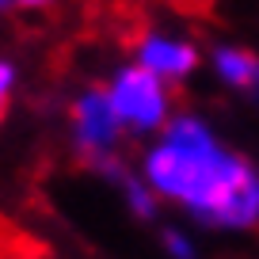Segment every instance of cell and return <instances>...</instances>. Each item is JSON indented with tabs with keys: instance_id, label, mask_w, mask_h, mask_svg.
Segmentation results:
<instances>
[{
	"instance_id": "6da1fadb",
	"label": "cell",
	"mask_w": 259,
	"mask_h": 259,
	"mask_svg": "<svg viewBox=\"0 0 259 259\" xmlns=\"http://www.w3.org/2000/svg\"><path fill=\"white\" fill-rule=\"evenodd\" d=\"M141 179L206 229H259V164L229 149L202 114H176L141 156Z\"/></svg>"
},
{
	"instance_id": "7a4b0ae2",
	"label": "cell",
	"mask_w": 259,
	"mask_h": 259,
	"mask_svg": "<svg viewBox=\"0 0 259 259\" xmlns=\"http://www.w3.org/2000/svg\"><path fill=\"white\" fill-rule=\"evenodd\" d=\"M107 96L126 134H164L176 118L171 107V84L156 80L141 65H122L107 80Z\"/></svg>"
},
{
	"instance_id": "3957f363",
	"label": "cell",
	"mask_w": 259,
	"mask_h": 259,
	"mask_svg": "<svg viewBox=\"0 0 259 259\" xmlns=\"http://www.w3.org/2000/svg\"><path fill=\"white\" fill-rule=\"evenodd\" d=\"M69 134H73V149L84 164L99 168V164L114 160V149L122 141V122L111 107L107 88H84L69 107Z\"/></svg>"
},
{
	"instance_id": "277c9868",
	"label": "cell",
	"mask_w": 259,
	"mask_h": 259,
	"mask_svg": "<svg viewBox=\"0 0 259 259\" xmlns=\"http://www.w3.org/2000/svg\"><path fill=\"white\" fill-rule=\"evenodd\" d=\"M198 61H202L198 46L191 38H183V34H176V31H164V27L141 31L138 42H134V65H141L145 73H153L164 84L187 80L198 69Z\"/></svg>"
},
{
	"instance_id": "5b68a950",
	"label": "cell",
	"mask_w": 259,
	"mask_h": 259,
	"mask_svg": "<svg viewBox=\"0 0 259 259\" xmlns=\"http://www.w3.org/2000/svg\"><path fill=\"white\" fill-rule=\"evenodd\" d=\"M210 69L225 88H233L236 96H248L259 107V54L248 46H233L221 42L210 54Z\"/></svg>"
},
{
	"instance_id": "8992f818",
	"label": "cell",
	"mask_w": 259,
	"mask_h": 259,
	"mask_svg": "<svg viewBox=\"0 0 259 259\" xmlns=\"http://www.w3.org/2000/svg\"><path fill=\"white\" fill-rule=\"evenodd\" d=\"M160 248H164L168 259H198V248H194V240L183 233V229H164Z\"/></svg>"
},
{
	"instance_id": "52a82bcc",
	"label": "cell",
	"mask_w": 259,
	"mask_h": 259,
	"mask_svg": "<svg viewBox=\"0 0 259 259\" xmlns=\"http://www.w3.org/2000/svg\"><path fill=\"white\" fill-rule=\"evenodd\" d=\"M12 92H16V65L8 57H0V118H4V111L12 103Z\"/></svg>"
},
{
	"instance_id": "ba28073f",
	"label": "cell",
	"mask_w": 259,
	"mask_h": 259,
	"mask_svg": "<svg viewBox=\"0 0 259 259\" xmlns=\"http://www.w3.org/2000/svg\"><path fill=\"white\" fill-rule=\"evenodd\" d=\"M23 8H46V4H54V0H19Z\"/></svg>"
},
{
	"instance_id": "9c48e42d",
	"label": "cell",
	"mask_w": 259,
	"mask_h": 259,
	"mask_svg": "<svg viewBox=\"0 0 259 259\" xmlns=\"http://www.w3.org/2000/svg\"><path fill=\"white\" fill-rule=\"evenodd\" d=\"M0 259H4V244H0Z\"/></svg>"
}]
</instances>
